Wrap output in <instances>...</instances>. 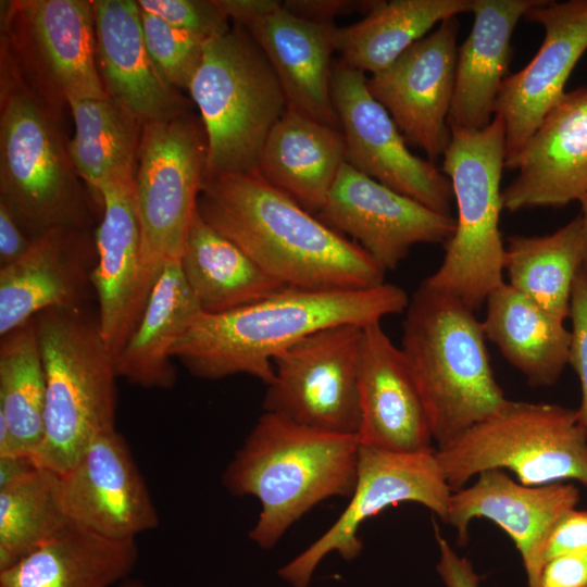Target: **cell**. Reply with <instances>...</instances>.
Instances as JSON below:
<instances>
[{
    "label": "cell",
    "mask_w": 587,
    "mask_h": 587,
    "mask_svg": "<svg viewBox=\"0 0 587 587\" xmlns=\"http://www.w3.org/2000/svg\"><path fill=\"white\" fill-rule=\"evenodd\" d=\"M197 212L286 287L355 289L384 283L385 271L358 243L259 174L204 177Z\"/></svg>",
    "instance_id": "cell-1"
},
{
    "label": "cell",
    "mask_w": 587,
    "mask_h": 587,
    "mask_svg": "<svg viewBox=\"0 0 587 587\" xmlns=\"http://www.w3.org/2000/svg\"><path fill=\"white\" fill-rule=\"evenodd\" d=\"M408 304L407 292L386 283L355 289L288 287L224 313H203L172 357L199 378L247 374L268 384L274 359L304 337L335 325L379 323Z\"/></svg>",
    "instance_id": "cell-2"
},
{
    "label": "cell",
    "mask_w": 587,
    "mask_h": 587,
    "mask_svg": "<svg viewBox=\"0 0 587 587\" xmlns=\"http://www.w3.org/2000/svg\"><path fill=\"white\" fill-rule=\"evenodd\" d=\"M359 450L357 435L323 432L264 412L222 478L230 495L251 496L261 504L249 539L271 549L320 502L350 498Z\"/></svg>",
    "instance_id": "cell-3"
},
{
    "label": "cell",
    "mask_w": 587,
    "mask_h": 587,
    "mask_svg": "<svg viewBox=\"0 0 587 587\" xmlns=\"http://www.w3.org/2000/svg\"><path fill=\"white\" fill-rule=\"evenodd\" d=\"M405 310L401 350L422 395L433 440L441 449L496 414L508 399L472 310L424 283Z\"/></svg>",
    "instance_id": "cell-4"
},
{
    "label": "cell",
    "mask_w": 587,
    "mask_h": 587,
    "mask_svg": "<svg viewBox=\"0 0 587 587\" xmlns=\"http://www.w3.org/2000/svg\"><path fill=\"white\" fill-rule=\"evenodd\" d=\"M1 65L0 203L30 240L59 228L90 229L91 204L57 110L29 88L4 48Z\"/></svg>",
    "instance_id": "cell-5"
},
{
    "label": "cell",
    "mask_w": 587,
    "mask_h": 587,
    "mask_svg": "<svg viewBox=\"0 0 587 587\" xmlns=\"http://www.w3.org/2000/svg\"><path fill=\"white\" fill-rule=\"evenodd\" d=\"M33 320L46 375L45 434L34 461L62 474L115 428V358L87 307L48 309Z\"/></svg>",
    "instance_id": "cell-6"
},
{
    "label": "cell",
    "mask_w": 587,
    "mask_h": 587,
    "mask_svg": "<svg viewBox=\"0 0 587 587\" xmlns=\"http://www.w3.org/2000/svg\"><path fill=\"white\" fill-rule=\"evenodd\" d=\"M188 91L207 139L204 177L258 174L265 140L287 102L272 64L243 26L235 23L205 40Z\"/></svg>",
    "instance_id": "cell-7"
},
{
    "label": "cell",
    "mask_w": 587,
    "mask_h": 587,
    "mask_svg": "<svg viewBox=\"0 0 587 587\" xmlns=\"http://www.w3.org/2000/svg\"><path fill=\"white\" fill-rule=\"evenodd\" d=\"M442 173L450 179L458 217L440 266L424 284L473 312L503 282L505 247L499 230L505 126L495 115L479 130H451Z\"/></svg>",
    "instance_id": "cell-8"
},
{
    "label": "cell",
    "mask_w": 587,
    "mask_h": 587,
    "mask_svg": "<svg viewBox=\"0 0 587 587\" xmlns=\"http://www.w3.org/2000/svg\"><path fill=\"white\" fill-rule=\"evenodd\" d=\"M435 452L452 491L488 470H509L525 486L573 479L587 489V437L577 410L559 404L508 400Z\"/></svg>",
    "instance_id": "cell-9"
},
{
    "label": "cell",
    "mask_w": 587,
    "mask_h": 587,
    "mask_svg": "<svg viewBox=\"0 0 587 587\" xmlns=\"http://www.w3.org/2000/svg\"><path fill=\"white\" fill-rule=\"evenodd\" d=\"M207 166L201 121L185 113L142 126L134 175L143 285L150 295L165 264L180 260Z\"/></svg>",
    "instance_id": "cell-10"
},
{
    "label": "cell",
    "mask_w": 587,
    "mask_h": 587,
    "mask_svg": "<svg viewBox=\"0 0 587 587\" xmlns=\"http://www.w3.org/2000/svg\"><path fill=\"white\" fill-rule=\"evenodd\" d=\"M4 8L2 42L35 93L55 110L70 100L107 96L92 1L17 0Z\"/></svg>",
    "instance_id": "cell-11"
},
{
    "label": "cell",
    "mask_w": 587,
    "mask_h": 587,
    "mask_svg": "<svg viewBox=\"0 0 587 587\" xmlns=\"http://www.w3.org/2000/svg\"><path fill=\"white\" fill-rule=\"evenodd\" d=\"M363 327L330 326L280 352L266 384L264 412L323 432L358 436Z\"/></svg>",
    "instance_id": "cell-12"
},
{
    "label": "cell",
    "mask_w": 587,
    "mask_h": 587,
    "mask_svg": "<svg viewBox=\"0 0 587 587\" xmlns=\"http://www.w3.org/2000/svg\"><path fill=\"white\" fill-rule=\"evenodd\" d=\"M435 450L397 452L360 445L357 480L348 505L278 575L294 587H309L327 554L336 552L346 561L358 558L363 549L358 535L362 523L401 502L420 503L445 521L453 491Z\"/></svg>",
    "instance_id": "cell-13"
},
{
    "label": "cell",
    "mask_w": 587,
    "mask_h": 587,
    "mask_svg": "<svg viewBox=\"0 0 587 587\" xmlns=\"http://www.w3.org/2000/svg\"><path fill=\"white\" fill-rule=\"evenodd\" d=\"M364 73L333 62L332 99L345 138V162L425 207L450 215V179L433 161L412 153L387 110L373 98Z\"/></svg>",
    "instance_id": "cell-14"
},
{
    "label": "cell",
    "mask_w": 587,
    "mask_h": 587,
    "mask_svg": "<svg viewBox=\"0 0 587 587\" xmlns=\"http://www.w3.org/2000/svg\"><path fill=\"white\" fill-rule=\"evenodd\" d=\"M330 228L358 243L383 270H394L419 243L447 242L455 218L438 213L341 165L316 214Z\"/></svg>",
    "instance_id": "cell-15"
},
{
    "label": "cell",
    "mask_w": 587,
    "mask_h": 587,
    "mask_svg": "<svg viewBox=\"0 0 587 587\" xmlns=\"http://www.w3.org/2000/svg\"><path fill=\"white\" fill-rule=\"evenodd\" d=\"M58 499L70 523L107 538L135 539L159 525L147 484L116 428L98 435L59 474Z\"/></svg>",
    "instance_id": "cell-16"
},
{
    "label": "cell",
    "mask_w": 587,
    "mask_h": 587,
    "mask_svg": "<svg viewBox=\"0 0 587 587\" xmlns=\"http://www.w3.org/2000/svg\"><path fill=\"white\" fill-rule=\"evenodd\" d=\"M459 27L457 17L445 20L366 83L407 143L423 150L429 161L444 155L451 136L447 118L454 89Z\"/></svg>",
    "instance_id": "cell-17"
},
{
    "label": "cell",
    "mask_w": 587,
    "mask_h": 587,
    "mask_svg": "<svg viewBox=\"0 0 587 587\" xmlns=\"http://www.w3.org/2000/svg\"><path fill=\"white\" fill-rule=\"evenodd\" d=\"M540 24L544 41L521 71L500 87L495 115L505 126V163L511 161L564 96V86L587 50V0H541L524 16Z\"/></svg>",
    "instance_id": "cell-18"
},
{
    "label": "cell",
    "mask_w": 587,
    "mask_h": 587,
    "mask_svg": "<svg viewBox=\"0 0 587 587\" xmlns=\"http://www.w3.org/2000/svg\"><path fill=\"white\" fill-rule=\"evenodd\" d=\"M477 477L472 486L452 492L444 522L457 529L459 546L467 544L474 517L497 524L521 554L528 587H540L547 539L557 521L578 503L579 489L563 482L525 486L502 470Z\"/></svg>",
    "instance_id": "cell-19"
},
{
    "label": "cell",
    "mask_w": 587,
    "mask_h": 587,
    "mask_svg": "<svg viewBox=\"0 0 587 587\" xmlns=\"http://www.w3.org/2000/svg\"><path fill=\"white\" fill-rule=\"evenodd\" d=\"M505 168L503 209L563 207L587 195V87L565 92Z\"/></svg>",
    "instance_id": "cell-20"
},
{
    "label": "cell",
    "mask_w": 587,
    "mask_h": 587,
    "mask_svg": "<svg viewBox=\"0 0 587 587\" xmlns=\"http://www.w3.org/2000/svg\"><path fill=\"white\" fill-rule=\"evenodd\" d=\"M96 262L90 229L59 228L32 240L22 258L0 267V336L48 309L86 308Z\"/></svg>",
    "instance_id": "cell-21"
},
{
    "label": "cell",
    "mask_w": 587,
    "mask_h": 587,
    "mask_svg": "<svg viewBox=\"0 0 587 587\" xmlns=\"http://www.w3.org/2000/svg\"><path fill=\"white\" fill-rule=\"evenodd\" d=\"M358 382L361 446L397 452L435 450L417 384L401 348L380 322L363 327Z\"/></svg>",
    "instance_id": "cell-22"
},
{
    "label": "cell",
    "mask_w": 587,
    "mask_h": 587,
    "mask_svg": "<svg viewBox=\"0 0 587 587\" xmlns=\"http://www.w3.org/2000/svg\"><path fill=\"white\" fill-rule=\"evenodd\" d=\"M102 217L95 232L97 262L91 284L102 337L115 358L136 328L149 295L143 285L141 234L134 183L98 191Z\"/></svg>",
    "instance_id": "cell-23"
},
{
    "label": "cell",
    "mask_w": 587,
    "mask_h": 587,
    "mask_svg": "<svg viewBox=\"0 0 587 587\" xmlns=\"http://www.w3.org/2000/svg\"><path fill=\"white\" fill-rule=\"evenodd\" d=\"M96 59L105 92L142 124L187 113V101L154 65L132 0H92Z\"/></svg>",
    "instance_id": "cell-24"
},
{
    "label": "cell",
    "mask_w": 587,
    "mask_h": 587,
    "mask_svg": "<svg viewBox=\"0 0 587 587\" xmlns=\"http://www.w3.org/2000/svg\"><path fill=\"white\" fill-rule=\"evenodd\" d=\"M272 64L287 107L340 129L332 91L334 22L298 17L282 4L243 26Z\"/></svg>",
    "instance_id": "cell-25"
},
{
    "label": "cell",
    "mask_w": 587,
    "mask_h": 587,
    "mask_svg": "<svg viewBox=\"0 0 587 587\" xmlns=\"http://www.w3.org/2000/svg\"><path fill=\"white\" fill-rule=\"evenodd\" d=\"M541 0H473L472 29L458 49L451 130H479L492 121L511 60V39L521 17Z\"/></svg>",
    "instance_id": "cell-26"
},
{
    "label": "cell",
    "mask_w": 587,
    "mask_h": 587,
    "mask_svg": "<svg viewBox=\"0 0 587 587\" xmlns=\"http://www.w3.org/2000/svg\"><path fill=\"white\" fill-rule=\"evenodd\" d=\"M344 163L342 132L287 107L265 140L258 174L316 215Z\"/></svg>",
    "instance_id": "cell-27"
},
{
    "label": "cell",
    "mask_w": 587,
    "mask_h": 587,
    "mask_svg": "<svg viewBox=\"0 0 587 587\" xmlns=\"http://www.w3.org/2000/svg\"><path fill=\"white\" fill-rule=\"evenodd\" d=\"M135 539H111L67 523L13 566L0 587H112L136 566Z\"/></svg>",
    "instance_id": "cell-28"
},
{
    "label": "cell",
    "mask_w": 587,
    "mask_h": 587,
    "mask_svg": "<svg viewBox=\"0 0 587 587\" xmlns=\"http://www.w3.org/2000/svg\"><path fill=\"white\" fill-rule=\"evenodd\" d=\"M202 314L183 275L180 260L167 262L116 358L117 376L143 388L172 389L177 379L172 351Z\"/></svg>",
    "instance_id": "cell-29"
},
{
    "label": "cell",
    "mask_w": 587,
    "mask_h": 587,
    "mask_svg": "<svg viewBox=\"0 0 587 587\" xmlns=\"http://www.w3.org/2000/svg\"><path fill=\"white\" fill-rule=\"evenodd\" d=\"M482 327L534 387L555 384L569 364L571 330L508 283L488 296Z\"/></svg>",
    "instance_id": "cell-30"
},
{
    "label": "cell",
    "mask_w": 587,
    "mask_h": 587,
    "mask_svg": "<svg viewBox=\"0 0 587 587\" xmlns=\"http://www.w3.org/2000/svg\"><path fill=\"white\" fill-rule=\"evenodd\" d=\"M180 267L203 313L208 314L241 308L288 288L204 222L198 212L186 239Z\"/></svg>",
    "instance_id": "cell-31"
},
{
    "label": "cell",
    "mask_w": 587,
    "mask_h": 587,
    "mask_svg": "<svg viewBox=\"0 0 587 587\" xmlns=\"http://www.w3.org/2000/svg\"><path fill=\"white\" fill-rule=\"evenodd\" d=\"M472 8L473 0H377L361 21L338 27L336 51L346 65L373 75L424 38L435 24L472 12Z\"/></svg>",
    "instance_id": "cell-32"
},
{
    "label": "cell",
    "mask_w": 587,
    "mask_h": 587,
    "mask_svg": "<svg viewBox=\"0 0 587 587\" xmlns=\"http://www.w3.org/2000/svg\"><path fill=\"white\" fill-rule=\"evenodd\" d=\"M75 132L67 143L77 172L98 191L113 184H133L143 124L108 95L67 102Z\"/></svg>",
    "instance_id": "cell-33"
},
{
    "label": "cell",
    "mask_w": 587,
    "mask_h": 587,
    "mask_svg": "<svg viewBox=\"0 0 587 587\" xmlns=\"http://www.w3.org/2000/svg\"><path fill=\"white\" fill-rule=\"evenodd\" d=\"M580 228L578 215L552 234L507 240L508 284L563 323L570 317L574 279L584 266Z\"/></svg>",
    "instance_id": "cell-34"
},
{
    "label": "cell",
    "mask_w": 587,
    "mask_h": 587,
    "mask_svg": "<svg viewBox=\"0 0 587 587\" xmlns=\"http://www.w3.org/2000/svg\"><path fill=\"white\" fill-rule=\"evenodd\" d=\"M0 338V417L15 455L34 459L45 434L46 410V375L34 320Z\"/></svg>",
    "instance_id": "cell-35"
},
{
    "label": "cell",
    "mask_w": 587,
    "mask_h": 587,
    "mask_svg": "<svg viewBox=\"0 0 587 587\" xmlns=\"http://www.w3.org/2000/svg\"><path fill=\"white\" fill-rule=\"evenodd\" d=\"M59 474L37 466L0 488V571L57 535L67 523L58 499Z\"/></svg>",
    "instance_id": "cell-36"
},
{
    "label": "cell",
    "mask_w": 587,
    "mask_h": 587,
    "mask_svg": "<svg viewBox=\"0 0 587 587\" xmlns=\"http://www.w3.org/2000/svg\"><path fill=\"white\" fill-rule=\"evenodd\" d=\"M140 22L147 50L161 75L173 87L188 90L207 39L141 9Z\"/></svg>",
    "instance_id": "cell-37"
},
{
    "label": "cell",
    "mask_w": 587,
    "mask_h": 587,
    "mask_svg": "<svg viewBox=\"0 0 587 587\" xmlns=\"http://www.w3.org/2000/svg\"><path fill=\"white\" fill-rule=\"evenodd\" d=\"M137 3L142 11L204 39L230 28L217 0H139Z\"/></svg>",
    "instance_id": "cell-38"
},
{
    "label": "cell",
    "mask_w": 587,
    "mask_h": 587,
    "mask_svg": "<svg viewBox=\"0 0 587 587\" xmlns=\"http://www.w3.org/2000/svg\"><path fill=\"white\" fill-rule=\"evenodd\" d=\"M570 319L572 341L569 364L576 372L580 384V405L577 410L579 423L587 437V270L580 267L574 279Z\"/></svg>",
    "instance_id": "cell-39"
},
{
    "label": "cell",
    "mask_w": 587,
    "mask_h": 587,
    "mask_svg": "<svg viewBox=\"0 0 587 587\" xmlns=\"http://www.w3.org/2000/svg\"><path fill=\"white\" fill-rule=\"evenodd\" d=\"M587 551V510L566 511L553 526L546 544L545 563L558 555Z\"/></svg>",
    "instance_id": "cell-40"
},
{
    "label": "cell",
    "mask_w": 587,
    "mask_h": 587,
    "mask_svg": "<svg viewBox=\"0 0 587 587\" xmlns=\"http://www.w3.org/2000/svg\"><path fill=\"white\" fill-rule=\"evenodd\" d=\"M540 587H587V551L548 560L541 572Z\"/></svg>",
    "instance_id": "cell-41"
},
{
    "label": "cell",
    "mask_w": 587,
    "mask_h": 587,
    "mask_svg": "<svg viewBox=\"0 0 587 587\" xmlns=\"http://www.w3.org/2000/svg\"><path fill=\"white\" fill-rule=\"evenodd\" d=\"M435 538L439 549L436 570L446 587H479L480 576L474 571L470 560L460 557L434 523Z\"/></svg>",
    "instance_id": "cell-42"
},
{
    "label": "cell",
    "mask_w": 587,
    "mask_h": 587,
    "mask_svg": "<svg viewBox=\"0 0 587 587\" xmlns=\"http://www.w3.org/2000/svg\"><path fill=\"white\" fill-rule=\"evenodd\" d=\"M373 2L374 0H287L283 2V7L294 15L308 21L334 22L336 16L354 11L366 14Z\"/></svg>",
    "instance_id": "cell-43"
},
{
    "label": "cell",
    "mask_w": 587,
    "mask_h": 587,
    "mask_svg": "<svg viewBox=\"0 0 587 587\" xmlns=\"http://www.w3.org/2000/svg\"><path fill=\"white\" fill-rule=\"evenodd\" d=\"M32 245V240L0 203V267L8 266L22 258Z\"/></svg>",
    "instance_id": "cell-44"
},
{
    "label": "cell",
    "mask_w": 587,
    "mask_h": 587,
    "mask_svg": "<svg viewBox=\"0 0 587 587\" xmlns=\"http://www.w3.org/2000/svg\"><path fill=\"white\" fill-rule=\"evenodd\" d=\"M225 15L236 24L245 26L255 18L278 8L276 0H217Z\"/></svg>",
    "instance_id": "cell-45"
},
{
    "label": "cell",
    "mask_w": 587,
    "mask_h": 587,
    "mask_svg": "<svg viewBox=\"0 0 587 587\" xmlns=\"http://www.w3.org/2000/svg\"><path fill=\"white\" fill-rule=\"evenodd\" d=\"M37 467L34 459L27 455L0 458V488L4 487Z\"/></svg>",
    "instance_id": "cell-46"
},
{
    "label": "cell",
    "mask_w": 587,
    "mask_h": 587,
    "mask_svg": "<svg viewBox=\"0 0 587 587\" xmlns=\"http://www.w3.org/2000/svg\"><path fill=\"white\" fill-rule=\"evenodd\" d=\"M580 204H582V214L579 215L580 221H582L580 243H582L584 266L587 270V195L580 201Z\"/></svg>",
    "instance_id": "cell-47"
},
{
    "label": "cell",
    "mask_w": 587,
    "mask_h": 587,
    "mask_svg": "<svg viewBox=\"0 0 587 587\" xmlns=\"http://www.w3.org/2000/svg\"><path fill=\"white\" fill-rule=\"evenodd\" d=\"M117 587H148L145 583L139 579L126 578L117 585Z\"/></svg>",
    "instance_id": "cell-48"
}]
</instances>
